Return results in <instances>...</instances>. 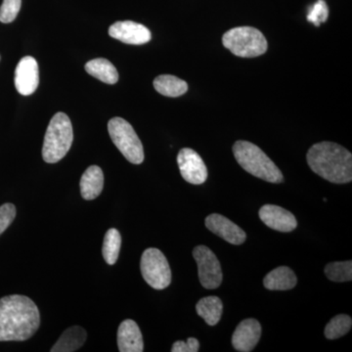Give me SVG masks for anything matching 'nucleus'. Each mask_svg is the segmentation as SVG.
Returning <instances> with one entry per match:
<instances>
[{"label": "nucleus", "instance_id": "0eeeda50", "mask_svg": "<svg viewBox=\"0 0 352 352\" xmlns=\"http://www.w3.org/2000/svg\"><path fill=\"white\" fill-rule=\"evenodd\" d=\"M141 273L146 283L153 289H164L171 283V271L168 259L156 248L143 252L140 263Z\"/></svg>", "mask_w": 352, "mask_h": 352}, {"label": "nucleus", "instance_id": "dca6fc26", "mask_svg": "<svg viewBox=\"0 0 352 352\" xmlns=\"http://www.w3.org/2000/svg\"><path fill=\"white\" fill-rule=\"evenodd\" d=\"M80 187L85 200H94L100 195L104 187V175L101 168L98 166H89L82 176Z\"/></svg>", "mask_w": 352, "mask_h": 352}, {"label": "nucleus", "instance_id": "9d476101", "mask_svg": "<svg viewBox=\"0 0 352 352\" xmlns=\"http://www.w3.org/2000/svg\"><path fill=\"white\" fill-rule=\"evenodd\" d=\"M39 83L38 65L32 56L20 60L15 69V87L21 95L29 96L36 92Z\"/></svg>", "mask_w": 352, "mask_h": 352}, {"label": "nucleus", "instance_id": "7ed1b4c3", "mask_svg": "<svg viewBox=\"0 0 352 352\" xmlns=\"http://www.w3.org/2000/svg\"><path fill=\"white\" fill-rule=\"evenodd\" d=\"M233 153L237 163L252 175L270 183L284 182L283 173L258 146L248 141H237Z\"/></svg>", "mask_w": 352, "mask_h": 352}, {"label": "nucleus", "instance_id": "f8f14e48", "mask_svg": "<svg viewBox=\"0 0 352 352\" xmlns=\"http://www.w3.org/2000/svg\"><path fill=\"white\" fill-rule=\"evenodd\" d=\"M206 226L215 235L232 245H242L247 239L245 231L230 219L219 214L208 215Z\"/></svg>", "mask_w": 352, "mask_h": 352}, {"label": "nucleus", "instance_id": "bb28decb", "mask_svg": "<svg viewBox=\"0 0 352 352\" xmlns=\"http://www.w3.org/2000/svg\"><path fill=\"white\" fill-rule=\"evenodd\" d=\"M15 206L13 204L7 203L0 207V235L8 228L16 217Z\"/></svg>", "mask_w": 352, "mask_h": 352}, {"label": "nucleus", "instance_id": "a878e982", "mask_svg": "<svg viewBox=\"0 0 352 352\" xmlns=\"http://www.w3.org/2000/svg\"><path fill=\"white\" fill-rule=\"evenodd\" d=\"M22 0H3L0 7V22L3 24L12 23L19 13Z\"/></svg>", "mask_w": 352, "mask_h": 352}, {"label": "nucleus", "instance_id": "1a4fd4ad", "mask_svg": "<svg viewBox=\"0 0 352 352\" xmlns=\"http://www.w3.org/2000/svg\"><path fill=\"white\" fill-rule=\"evenodd\" d=\"M180 173L185 182L193 185H200L208 179V168L203 159L196 151L190 148L180 150L177 156Z\"/></svg>", "mask_w": 352, "mask_h": 352}, {"label": "nucleus", "instance_id": "f03ea898", "mask_svg": "<svg viewBox=\"0 0 352 352\" xmlns=\"http://www.w3.org/2000/svg\"><path fill=\"white\" fill-rule=\"evenodd\" d=\"M307 164L328 182L344 184L352 180L351 153L337 143H316L308 150Z\"/></svg>", "mask_w": 352, "mask_h": 352}, {"label": "nucleus", "instance_id": "9b49d317", "mask_svg": "<svg viewBox=\"0 0 352 352\" xmlns=\"http://www.w3.org/2000/svg\"><path fill=\"white\" fill-rule=\"evenodd\" d=\"M109 34L111 38L133 45L149 43L152 38L151 32L148 28L132 21H120L115 23L109 29Z\"/></svg>", "mask_w": 352, "mask_h": 352}, {"label": "nucleus", "instance_id": "20e7f679", "mask_svg": "<svg viewBox=\"0 0 352 352\" xmlns=\"http://www.w3.org/2000/svg\"><path fill=\"white\" fill-rule=\"evenodd\" d=\"M74 141L73 126L68 116L64 113H55L48 124L44 136L43 157L48 164H55L71 149Z\"/></svg>", "mask_w": 352, "mask_h": 352}, {"label": "nucleus", "instance_id": "39448f33", "mask_svg": "<svg viewBox=\"0 0 352 352\" xmlns=\"http://www.w3.org/2000/svg\"><path fill=\"white\" fill-rule=\"evenodd\" d=\"M222 44L238 57L261 56L267 50V41L263 32L252 27H238L226 32Z\"/></svg>", "mask_w": 352, "mask_h": 352}, {"label": "nucleus", "instance_id": "393cba45", "mask_svg": "<svg viewBox=\"0 0 352 352\" xmlns=\"http://www.w3.org/2000/svg\"><path fill=\"white\" fill-rule=\"evenodd\" d=\"M329 8L327 3L324 0H318L314 6L309 7L307 14V21L314 23L316 27H319L322 23L328 20Z\"/></svg>", "mask_w": 352, "mask_h": 352}, {"label": "nucleus", "instance_id": "412c9836", "mask_svg": "<svg viewBox=\"0 0 352 352\" xmlns=\"http://www.w3.org/2000/svg\"><path fill=\"white\" fill-rule=\"evenodd\" d=\"M155 89L166 97H179L186 94L188 85L185 80L175 76L162 75L154 80Z\"/></svg>", "mask_w": 352, "mask_h": 352}, {"label": "nucleus", "instance_id": "aec40b11", "mask_svg": "<svg viewBox=\"0 0 352 352\" xmlns=\"http://www.w3.org/2000/svg\"><path fill=\"white\" fill-rule=\"evenodd\" d=\"M197 314L210 326H215L220 321L223 312V305L217 296L201 298L196 305Z\"/></svg>", "mask_w": 352, "mask_h": 352}, {"label": "nucleus", "instance_id": "ddd939ff", "mask_svg": "<svg viewBox=\"0 0 352 352\" xmlns=\"http://www.w3.org/2000/svg\"><path fill=\"white\" fill-rule=\"evenodd\" d=\"M258 214L259 219L266 226L279 232H292L298 226L295 215L278 206H263L259 210Z\"/></svg>", "mask_w": 352, "mask_h": 352}, {"label": "nucleus", "instance_id": "2eb2a0df", "mask_svg": "<svg viewBox=\"0 0 352 352\" xmlns=\"http://www.w3.org/2000/svg\"><path fill=\"white\" fill-rule=\"evenodd\" d=\"M118 346L120 352L144 351L142 333L135 321L127 319L120 323L118 330Z\"/></svg>", "mask_w": 352, "mask_h": 352}, {"label": "nucleus", "instance_id": "423d86ee", "mask_svg": "<svg viewBox=\"0 0 352 352\" xmlns=\"http://www.w3.org/2000/svg\"><path fill=\"white\" fill-rule=\"evenodd\" d=\"M108 131L113 144L129 163L140 164L144 161V149L133 127L122 118H113L108 122Z\"/></svg>", "mask_w": 352, "mask_h": 352}, {"label": "nucleus", "instance_id": "6e6552de", "mask_svg": "<svg viewBox=\"0 0 352 352\" xmlns=\"http://www.w3.org/2000/svg\"><path fill=\"white\" fill-rule=\"evenodd\" d=\"M193 256L198 264L199 280L206 289L219 288L222 283L221 265L212 250L206 245H198L194 249Z\"/></svg>", "mask_w": 352, "mask_h": 352}, {"label": "nucleus", "instance_id": "5701e85b", "mask_svg": "<svg viewBox=\"0 0 352 352\" xmlns=\"http://www.w3.org/2000/svg\"><path fill=\"white\" fill-rule=\"evenodd\" d=\"M352 325L351 317L346 314H340L333 317L326 326L325 337L328 340H337L344 337L351 331Z\"/></svg>", "mask_w": 352, "mask_h": 352}, {"label": "nucleus", "instance_id": "4468645a", "mask_svg": "<svg viewBox=\"0 0 352 352\" xmlns=\"http://www.w3.org/2000/svg\"><path fill=\"white\" fill-rule=\"evenodd\" d=\"M261 326L256 319H245L241 322L232 336L234 349L240 352H250L261 340Z\"/></svg>", "mask_w": 352, "mask_h": 352}, {"label": "nucleus", "instance_id": "6ab92c4d", "mask_svg": "<svg viewBox=\"0 0 352 352\" xmlns=\"http://www.w3.org/2000/svg\"><path fill=\"white\" fill-rule=\"evenodd\" d=\"M85 71L90 76L107 85H115L119 80V73L117 69L107 59L97 58L91 60L85 65Z\"/></svg>", "mask_w": 352, "mask_h": 352}, {"label": "nucleus", "instance_id": "a211bd4d", "mask_svg": "<svg viewBox=\"0 0 352 352\" xmlns=\"http://www.w3.org/2000/svg\"><path fill=\"white\" fill-rule=\"evenodd\" d=\"M87 339V333L80 326H74L67 329L56 344L51 349V352H74L85 344Z\"/></svg>", "mask_w": 352, "mask_h": 352}, {"label": "nucleus", "instance_id": "f3484780", "mask_svg": "<svg viewBox=\"0 0 352 352\" xmlns=\"http://www.w3.org/2000/svg\"><path fill=\"white\" fill-rule=\"evenodd\" d=\"M296 276L294 271L287 266H280L264 277L263 285L270 291H288L296 287Z\"/></svg>", "mask_w": 352, "mask_h": 352}, {"label": "nucleus", "instance_id": "f257e3e1", "mask_svg": "<svg viewBox=\"0 0 352 352\" xmlns=\"http://www.w3.org/2000/svg\"><path fill=\"white\" fill-rule=\"evenodd\" d=\"M41 325V314L31 298L12 295L0 298V342L31 339Z\"/></svg>", "mask_w": 352, "mask_h": 352}, {"label": "nucleus", "instance_id": "b1692460", "mask_svg": "<svg viewBox=\"0 0 352 352\" xmlns=\"http://www.w3.org/2000/svg\"><path fill=\"white\" fill-rule=\"evenodd\" d=\"M325 274L329 280L338 283L351 281L352 261H337L327 264L325 267Z\"/></svg>", "mask_w": 352, "mask_h": 352}, {"label": "nucleus", "instance_id": "4be33fe9", "mask_svg": "<svg viewBox=\"0 0 352 352\" xmlns=\"http://www.w3.org/2000/svg\"><path fill=\"white\" fill-rule=\"evenodd\" d=\"M120 245H122V236L119 231L115 228L109 229L104 237L103 249L102 254L106 263L113 265L117 263L119 258L120 251Z\"/></svg>", "mask_w": 352, "mask_h": 352}, {"label": "nucleus", "instance_id": "cd10ccee", "mask_svg": "<svg viewBox=\"0 0 352 352\" xmlns=\"http://www.w3.org/2000/svg\"><path fill=\"white\" fill-rule=\"evenodd\" d=\"M200 349V342L195 338H189L186 342L177 340L173 344V352H197Z\"/></svg>", "mask_w": 352, "mask_h": 352}]
</instances>
